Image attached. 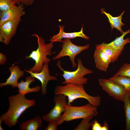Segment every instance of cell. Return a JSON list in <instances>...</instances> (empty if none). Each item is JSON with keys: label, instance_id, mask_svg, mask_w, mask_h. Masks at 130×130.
<instances>
[{"label": "cell", "instance_id": "6da1fadb", "mask_svg": "<svg viewBox=\"0 0 130 130\" xmlns=\"http://www.w3.org/2000/svg\"><path fill=\"white\" fill-rule=\"evenodd\" d=\"M24 95L19 93L9 97V106L7 111L0 117V119L9 127L14 126L21 115L28 108L34 106L36 101L26 99Z\"/></svg>", "mask_w": 130, "mask_h": 130}, {"label": "cell", "instance_id": "7a4b0ae2", "mask_svg": "<svg viewBox=\"0 0 130 130\" xmlns=\"http://www.w3.org/2000/svg\"><path fill=\"white\" fill-rule=\"evenodd\" d=\"M55 95L62 94L68 98L67 104L71 105L72 103L78 98H84L94 106L98 107L100 104L101 98L98 95L91 96L85 91L83 85L68 84L64 85L56 86L54 91Z\"/></svg>", "mask_w": 130, "mask_h": 130}, {"label": "cell", "instance_id": "3957f363", "mask_svg": "<svg viewBox=\"0 0 130 130\" xmlns=\"http://www.w3.org/2000/svg\"><path fill=\"white\" fill-rule=\"evenodd\" d=\"M32 36L37 38L38 46L36 50L32 51L29 55L25 57V59L31 58L35 61L34 65L29 69V71L38 73L42 70L44 63L48 64L51 61V59L47 56L52 55V50L54 45L52 42L45 44V39L37 33L33 34Z\"/></svg>", "mask_w": 130, "mask_h": 130}, {"label": "cell", "instance_id": "277c9868", "mask_svg": "<svg viewBox=\"0 0 130 130\" xmlns=\"http://www.w3.org/2000/svg\"><path fill=\"white\" fill-rule=\"evenodd\" d=\"M97 107L89 103L81 106H73L67 104L63 114L58 121V125L65 122H69L80 118L90 117L97 112Z\"/></svg>", "mask_w": 130, "mask_h": 130}, {"label": "cell", "instance_id": "5b68a950", "mask_svg": "<svg viewBox=\"0 0 130 130\" xmlns=\"http://www.w3.org/2000/svg\"><path fill=\"white\" fill-rule=\"evenodd\" d=\"M77 60L78 61L77 69L75 71H72L64 70L61 66L60 60H59L57 62V66L63 72L62 75L65 81L62 82V84H72L83 85L87 83L88 79L84 76L88 74L92 73L93 72L85 67L80 59L78 58Z\"/></svg>", "mask_w": 130, "mask_h": 130}, {"label": "cell", "instance_id": "8992f818", "mask_svg": "<svg viewBox=\"0 0 130 130\" xmlns=\"http://www.w3.org/2000/svg\"><path fill=\"white\" fill-rule=\"evenodd\" d=\"M62 42V50L52 58V59L56 60L65 56H68L71 62L72 68L76 67L77 65L75 62V57L83 51L88 49L89 47V45L88 44L83 46H78L73 43L70 39L68 38H65Z\"/></svg>", "mask_w": 130, "mask_h": 130}, {"label": "cell", "instance_id": "52a82bcc", "mask_svg": "<svg viewBox=\"0 0 130 130\" xmlns=\"http://www.w3.org/2000/svg\"><path fill=\"white\" fill-rule=\"evenodd\" d=\"M98 81L99 85L110 96L117 100L123 101L127 92L123 87L109 79H99Z\"/></svg>", "mask_w": 130, "mask_h": 130}, {"label": "cell", "instance_id": "ba28073f", "mask_svg": "<svg viewBox=\"0 0 130 130\" xmlns=\"http://www.w3.org/2000/svg\"><path fill=\"white\" fill-rule=\"evenodd\" d=\"M53 101L55 104L53 108L49 113L42 117L43 119L48 122L54 121H58L61 114L65 111L67 104L66 97L62 94L55 95Z\"/></svg>", "mask_w": 130, "mask_h": 130}, {"label": "cell", "instance_id": "9c48e42d", "mask_svg": "<svg viewBox=\"0 0 130 130\" xmlns=\"http://www.w3.org/2000/svg\"><path fill=\"white\" fill-rule=\"evenodd\" d=\"M21 21V17L8 21L0 26V41L6 45H9L15 35Z\"/></svg>", "mask_w": 130, "mask_h": 130}, {"label": "cell", "instance_id": "30bf717a", "mask_svg": "<svg viewBox=\"0 0 130 130\" xmlns=\"http://www.w3.org/2000/svg\"><path fill=\"white\" fill-rule=\"evenodd\" d=\"M48 64L44 63L42 70L39 72L34 73L25 69L24 70L30 74L31 76L39 80L41 82V91L43 95L47 92L46 87L48 83L51 80L57 81L58 78L54 76H52L49 73Z\"/></svg>", "mask_w": 130, "mask_h": 130}, {"label": "cell", "instance_id": "8fae6325", "mask_svg": "<svg viewBox=\"0 0 130 130\" xmlns=\"http://www.w3.org/2000/svg\"><path fill=\"white\" fill-rule=\"evenodd\" d=\"M24 5H15L4 12H0V26L6 22L17 19L25 14Z\"/></svg>", "mask_w": 130, "mask_h": 130}, {"label": "cell", "instance_id": "7c38bea8", "mask_svg": "<svg viewBox=\"0 0 130 130\" xmlns=\"http://www.w3.org/2000/svg\"><path fill=\"white\" fill-rule=\"evenodd\" d=\"M59 33L57 34L53 35L50 38V41L53 43L55 42H62V40L63 38L75 39L77 37H80L86 39H88L89 38L85 35L83 32V26H82L81 30L78 32H65L64 31V26L59 25Z\"/></svg>", "mask_w": 130, "mask_h": 130}, {"label": "cell", "instance_id": "4fadbf2b", "mask_svg": "<svg viewBox=\"0 0 130 130\" xmlns=\"http://www.w3.org/2000/svg\"><path fill=\"white\" fill-rule=\"evenodd\" d=\"M96 67L101 71L106 72L111 60L110 58L102 50L96 48L93 55Z\"/></svg>", "mask_w": 130, "mask_h": 130}, {"label": "cell", "instance_id": "5bb4252c", "mask_svg": "<svg viewBox=\"0 0 130 130\" xmlns=\"http://www.w3.org/2000/svg\"><path fill=\"white\" fill-rule=\"evenodd\" d=\"M8 70L10 72V75L6 79L5 82L0 83V87H1L8 85H11L13 88L17 87L18 80L20 77H23L24 74V71L21 70L18 65L10 66Z\"/></svg>", "mask_w": 130, "mask_h": 130}, {"label": "cell", "instance_id": "9a60e30c", "mask_svg": "<svg viewBox=\"0 0 130 130\" xmlns=\"http://www.w3.org/2000/svg\"><path fill=\"white\" fill-rule=\"evenodd\" d=\"M130 33V29L124 32L120 36L116 38L113 41L108 43V45L112 47L115 52V60L117 61L123 51L124 49V46L127 43H130V39L127 38L124 39V36Z\"/></svg>", "mask_w": 130, "mask_h": 130}, {"label": "cell", "instance_id": "2e32d148", "mask_svg": "<svg viewBox=\"0 0 130 130\" xmlns=\"http://www.w3.org/2000/svg\"><path fill=\"white\" fill-rule=\"evenodd\" d=\"M35 81V78L31 75L26 77L25 81L21 80L18 83L17 86L18 89V91L19 93L24 95L31 92H39L41 88L40 86L37 85L34 87H29L30 84Z\"/></svg>", "mask_w": 130, "mask_h": 130}, {"label": "cell", "instance_id": "e0dca14e", "mask_svg": "<svg viewBox=\"0 0 130 130\" xmlns=\"http://www.w3.org/2000/svg\"><path fill=\"white\" fill-rule=\"evenodd\" d=\"M102 13L104 14L108 20L111 28V31L114 28L117 29L122 34L124 32L121 28V27L124 25V24L122 23V17L125 11L123 12L118 17H114L109 13H107L105 11L104 8H101V10Z\"/></svg>", "mask_w": 130, "mask_h": 130}, {"label": "cell", "instance_id": "ac0fdd59", "mask_svg": "<svg viewBox=\"0 0 130 130\" xmlns=\"http://www.w3.org/2000/svg\"><path fill=\"white\" fill-rule=\"evenodd\" d=\"M42 124L41 119L39 116L22 123L19 128L21 130H36Z\"/></svg>", "mask_w": 130, "mask_h": 130}, {"label": "cell", "instance_id": "d6986e66", "mask_svg": "<svg viewBox=\"0 0 130 130\" xmlns=\"http://www.w3.org/2000/svg\"><path fill=\"white\" fill-rule=\"evenodd\" d=\"M109 79L118 84L127 92L130 93V77L114 75Z\"/></svg>", "mask_w": 130, "mask_h": 130}, {"label": "cell", "instance_id": "ffe728a7", "mask_svg": "<svg viewBox=\"0 0 130 130\" xmlns=\"http://www.w3.org/2000/svg\"><path fill=\"white\" fill-rule=\"evenodd\" d=\"M125 130H130V93L127 92L124 99Z\"/></svg>", "mask_w": 130, "mask_h": 130}, {"label": "cell", "instance_id": "44dd1931", "mask_svg": "<svg viewBox=\"0 0 130 130\" xmlns=\"http://www.w3.org/2000/svg\"><path fill=\"white\" fill-rule=\"evenodd\" d=\"M96 48L102 50L111 58V63H114L115 61V52L114 50L108 44L103 42L101 44L96 45Z\"/></svg>", "mask_w": 130, "mask_h": 130}, {"label": "cell", "instance_id": "7402d4cb", "mask_svg": "<svg viewBox=\"0 0 130 130\" xmlns=\"http://www.w3.org/2000/svg\"><path fill=\"white\" fill-rule=\"evenodd\" d=\"M98 114L97 112L88 117L83 118V119L75 128V130H88L93 123V121L90 123V121L94 116Z\"/></svg>", "mask_w": 130, "mask_h": 130}, {"label": "cell", "instance_id": "603a6c76", "mask_svg": "<svg viewBox=\"0 0 130 130\" xmlns=\"http://www.w3.org/2000/svg\"><path fill=\"white\" fill-rule=\"evenodd\" d=\"M114 75L130 77V63H124Z\"/></svg>", "mask_w": 130, "mask_h": 130}, {"label": "cell", "instance_id": "cb8c5ba5", "mask_svg": "<svg viewBox=\"0 0 130 130\" xmlns=\"http://www.w3.org/2000/svg\"><path fill=\"white\" fill-rule=\"evenodd\" d=\"M16 4L13 0H0V12L7 11Z\"/></svg>", "mask_w": 130, "mask_h": 130}, {"label": "cell", "instance_id": "d4e9b609", "mask_svg": "<svg viewBox=\"0 0 130 130\" xmlns=\"http://www.w3.org/2000/svg\"><path fill=\"white\" fill-rule=\"evenodd\" d=\"M58 125V121H54L49 122L45 130H56Z\"/></svg>", "mask_w": 130, "mask_h": 130}, {"label": "cell", "instance_id": "484cf974", "mask_svg": "<svg viewBox=\"0 0 130 130\" xmlns=\"http://www.w3.org/2000/svg\"><path fill=\"white\" fill-rule=\"evenodd\" d=\"M18 5L23 4L26 6H30L32 5L35 0H13Z\"/></svg>", "mask_w": 130, "mask_h": 130}, {"label": "cell", "instance_id": "4316f807", "mask_svg": "<svg viewBox=\"0 0 130 130\" xmlns=\"http://www.w3.org/2000/svg\"><path fill=\"white\" fill-rule=\"evenodd\" d=\"M92 130H101L102 126L96 120H93V123L91 125Z\"/></svg>", "mask_w": 130, "mask_h": 130}, {"label": "cell", "instance_id": "83f0119b", "mask_svg": "<svg viewBox=\"0 0 130 130\" xmlns=\"http://www.w3.org/2000/svg\"><path fill=\"white\" fill-rule=\"evenodd\" d=\"M7 60L6 56L2 53H0V65H3L6 63Z\"/></svg>", "mask_w": 130, "mask_h": 130}, {"label": "cell", "instance_id": "f1b7e54d", "mask_svg": "<svg viewBox=\"0 0 130 130\" xmlns=\"http://www.w3.org/2000/svg\"><path fill=\"white\" fill-rule=\"evenodd\" d=\"M109 127L108 124L106 121H104L103 125L102 126L101 130H108Z\"/></svg>", "mask_w": 130, "mask_h": 130}, {"label": "cell", "instance_id": "f546056e", "mask_svg": "<svg viewBox=\"0 0 130 130\" xmlns=\"http://www.w3.org/2000/svg\"><path fill=\"white\" fill-rule=\"evenodd\" d=\"M2 122V121L0 119V130H3V129L2 128L1 126V124Z\"/></svg>", "mask_w": 130, "mask_h": 130}]
</instances>
